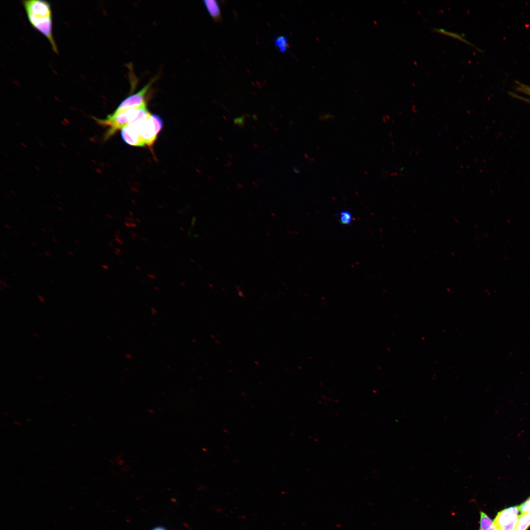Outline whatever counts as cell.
<instances>
[{"instance_id":"e0dca14e","label":"cell","mask_w":530,"mask_h":530,"mask_svg":"<svg viewBox=\"0 0 530 530\" xmlns=\"http://www.w3.org/2000/svg\"><path fill=\"white\" fill-rule=\"evenodd\" d=\"M44 254L49 258L52 257L51 252L49 250H46Z\"/></svg>"},{"instance_id":"603a6c76","label":"cell","mask_w":530,"mask_h":530,"mask_svg":"<svg viewBox=\"0 0 530 530\" xmlns=\"http://www.w3.org/2000/svg\"><path fill=\"white\" fill-rule=\"evenodd\" d=\"M41 230H42V231L43 232H44L45 233H47V231H46V230H45V229L44 228H41Z\"/></svg>"},{"instance_id":"7402d4cb","label":"cell","mask_w":530,"mask_h":530,"mask_svg":"<svg viewBox=\"0 0 530 530\" xmlns=\"http://www.w3.org/2000/svg\"><path fill=\"white\" fill-rule=\"evenodd\" d=\"M75 242L77 245L80 244V241L78 239H75Z\"/></svg>"},{"instance_id":"2e32d148","label":"cell","mask_w":530,"mask_h":530,"mask_svg":"<svg viewBox=\"0 0 530 530\" xmlns=\"http://www.w3.org/2000/svg\"><path fill=\"white\" fill-rule=\"evenodd\" d=\"M152 530H167L165 528H164L163 527L159 526V527H155V528H154Z\"/></svg>"},{"instance_id":"277c9868","label":"cell","mask_w":530,"mask_h":530,"mask_svg":"<svg viewBox=\"0 0 530 530\" xmlns=\"http://www.w3.org/2000/svg\"><path fill=\"white\" fill-rule=\"evenodd\" d=\"M152 81L144 86L137 93L130 95L119 105L115 111H121L131 108L140 107L146 104L145 97L149 89Z\"/></svg>"},{"instance_id":"d6986e66","label":"cell","mask_w":530,"mask_h":530,"mask_svg":"<svg viewBox=\"0 0 530 530\" xmlns=\"http://www.w3.org/2000/svg\"><path fill=\"white\" fill-rule=\"evenodd\" d=\"M4 226L5 227H6V228H7L8 229L10 230V229H12L11 227L7 224H4Z\"/></svg>"},{"instance_id":"30bf717a","label":"cell","mask_w":530,"mask_h":530,"mask_svg":"<svg viewBox=\"0 0 530 530\" xmlns=\"http://www.w3.org/2000/svg\"><path fill=\"white\" fill-rule=\"evenodd\" d=\"M275 46L281 53L285 52L288 48V40L285 36H280L275 39Z\"/></svg>"},{"instance_id":"ffe728a7","label":"cell","mask_w":530,"mask_h":530,"mask_svg":"<svg viewBox=\"0 0 530 530\" xmlns=\"http://www.w3.org/2000/svg\"><path fill=\"white\" fill-rule=\"evenodd\" d=\"M52 240H53V241L54 242H56V243H57V239H56V238H55V237H54V236H53V238H52Z\"/></svg>"},{"instance_id":"484cf974","label":"cell","mask_w":530,"mask_h":530,"mask_svg":"<svg viewBox=\"0 0 530 530\" xmlns=\"http://www.w3.org/2000/svg\"><path fill=\"white\" fill-rule=\"evenodd\" d=\"M1 256H2V257H3V258H7V257H6V256H5V255L2 254V255H1Z\"/></svg>"},{"instance_id":"6da1fadb","label":"cell","mask_w":530,"mask_h":530,"mask_svg":"<svg viewBox=\"0 0 530 530\" xmlns=\"http://www.w3.org/2000/svg\"><path fill=\"white\" fill-rule=\"evenodd\" d=\"M22 4L32 27L46 37L53 51L58 54L57 47L53 36L51 4L42 0H23Z\"/></svg>"},{"instance_id":"52a82bcc","label":"cell","mask_w":530,"mask_h":530,"mask_svg":"<svg viewBox=\"0 0 530 530\" xmlns=\"http://www.w3.org/2000/svg\"><path fill=\"white\" fill-rule=\"evenodd\" d=\"M479 530H499V528L484 512L480 511Z\"/></svg>"},{"instance_id":"d4e9b609","label":"cell","mask_w":530,"mask_h":530,"mask_svg":"<svg viewBox=\"0 0 530 530\" xmlns=\"http://www.w3.org/2000/svg\"><path fill=\"white\" fill-rule=\"evenodd\" d=\"M31 244H32V245H33L34 246H36V244H35L34 243H33V242H31Z\"/></svg>"},{"instance_id":"ba28073f","label":"cell","mask_w":530,"mask_h":530,"mask_svg":"<svg viewBox=\"0 0 530 530\" xmlns=\"http://www.w3.org/2000/svg\"><path fill=\"white\" fill-rule=\"evenodd\" d=\"M204 3L211 16L214 19H219L220 17V10L217 1L205 0H204Z\"/></svg>"},{"instance_id":"8992f818","label":"cell","mask_w":530,"mask_h":530,"mask_svg":"<svg viewBox=\"0 0 530 530\" xmlns=\"http://www.w3.org/2000/svg\"><path fill=\"white\" fill-rule=\"evenodd\" d=\"M121 136L123 140L128 145L136 147L145 146L137 130L131 125L121 130Z\"/></svg>"},{"instance_id":"ac0fdd59","label":"cell","mask_w":530,"mask_h":530,"mask_svg":"<svg viewBox=\"0 0 530 530\" xmlns=\"http://www.w3.org/2000/svg\"><path fill=\"white\" fill-rule=\"evenodd\" d=\"M101 267H102L103 268H104V269H108V268H109V267H108V265H101Z\"/></svg>"},{"instance_id":"83f0119b","label":"cell","mask_w":530,"mask_h":530,"mask_svg":"<svg viewBox=\"0 0 530 530\" xmlns=\"http://www.w3.org/2000/svg\"><path fill=\"white\" fill-rule=\"evenodd\" d=\"M48 229H49V230L50 231H52V232H53V230H52V229H50V228H48Z\"/></svg>"},{"instance_id":"8fae6325","label":"cell","mask_w":530,"mask_h":530,"mask_svg":"<svg viewBox=\"0 0 530 530\" xmlns=\"http://www.w3.org/2000/svg\"><path fill=\"white\" fill-rule=\"evenodd\" d=\"M339 220L343 225H349L353 220V217L349 212L342 211L339 213Z\"/></svg>"},{"instance_id":"9a60e30c","label":"cell","mask_w":530,"mask_h":530,"mask_svg":"<svg viewBox=\"0 0 530 530\" xmlns=\"http://www.w3.org/2000/svg\"><path fill=\"white\" fill-rule=\"evenodd\" d=\"M0 285L3 287H5V288H8V287L7 284L5 282L2 281V279H0Z\"/></svg>"},{"instance_id":"7a4b0ae2","label":"cell","mask_w":530,"mask_h":530,"mask_svg":"<svg viewBox=\"0 0 530 530\" xmlns=\"http://www.w3.org/2000/svg\"><path fill=\"white\" fill-rule=\"evenodd\" d=\"M141 106L131 108L121 111H115L113 113L108 115L105 119L94 118V119L98 124L107 127L104 136V138L107 139L117 131L121 130L128 126L135 119Z\"/></svg>"},{"instance_id":"5b68a950","label":"cell","mask_w":530,"mask_h":530,"mask_svg":"<svg viewBox=\"0 0 530 530\" xmlns=\"http://www.w3.org/2000/svg\"><path fill=\"white\" fill-rule=\"evenodd\" d=\"M519 506H512L499 512L493 521L500 528L505 526L519 517Z\"/></svg>"},{"instance_id":"7c38bea8","label":"cell","mask_w":530,"mask_h":530,"mask_svg":"<svg viewBox=\"0 0 530 530\" xmlns=\"http://www.w3.org/2000/svg\"><path fill=\"white\" fill-rule=\"evenodd\" d=\"M433 30H434L435 31H436L437 32H439L445 34H448V35L451 36V37H453L455 38H457V39H459L460 40H462V41H464V42L468 43V44H470L471 45H472V46H474V45H473L472 43H471L467 39H465L464 37H462L460 35H459V34H457L456 33H454V32H452L449 31H447V30H445V29H443V28H442L434 27L433 28Z\"/></svg>"},{"instance_id":"9c48e42d","label":"cell","mask_w":530,"mask_h":530,"mask_svg":"<svg viewBox=\"0 0 530 530\" xmlns=\"http://www.w3.org/2000/svg\"><path fill=\"white\" fill-rule=\"evenodd\" d=\"M530 526V511L521 514L514 530H527Z\"/></svg>"},{"instance_id":"4fadbf2b","label":"cell","mask_w":530,"mask_h":530,"mask_svg":"<svg viewBox=\"0 0 530 530\" xmlns=\"http://www.w3.org/2000/svg\"><path fill=\"white\" fill-rule=\"evenodd\" d=\"M518 506L521 514L526 513L530 511V497Z\"/></svg>"},{"instance_id":"cb8c5ba5","label":"cell","mask_w":530,"mask_h":530,"mask_svg":"<svg viewBox=\"0 0 530 530\" xmlns=\"http://www.w3.org/2000/svg\"><path fill=\"white\" fill-rule=\"evenodd\" d=\"M14 233L15 234H16V235L17 236H19V233H18L17 232V231H14Z\"/></svg>"},{"instance_id":"4316f807","label":"cell","mask_w":530,"mask_h":530,"mask_svg":"<svg viewBox=\"0 0 530 530\" xmlns=\"http://www.w3.org/2000/svg\"><path fill=\"white\" fill-rule=\"evenodd\" d=\"M526 90H527L528 91H529V94H530V88H529V89H526Z\"/></svg>"},{"instance_id":"5bb4252c","label":"cell","mask_w":530,"mask_h":530,"mask_svg":"<svg viewBox=\"0 0 530 530\" xmlns=\"http://www.w3.org/2000/svg\"><path fill=\"white\" fill-rule=\"evenodd\" d=\"M37 297H38L39 300L40 302H41L42 303H45V299H44V297L43 296H42V295H41L40 294H38L37 295Z\"/></svg>"},{"instance_id":"44dd1931","label":"cell","mask_w":530,"mask_h":530,"mask_svg":"<svg viewBox=\"0 0 530 530\" xmlns=\"http://www.w3.org/2000/svg\"><path fill=\"white\" fill-rule=\"evenodd\" d=\"M68 254H70V255H71V256H73V255H74V253H73V252H72V251H68Z\"/></svg>"},{"instance_id":"3957f363","label":"cell","mask_w":530,"mask_h":530,"mask_svg":"<svg viewBox=\"0 0 530 530\" xmlns=\"http://www.w3.org/2000/svg\"><path fill=\"white\" fill-rule=\"evenodd\" d=\"M151 115L144 121L129 125L137 130L144 143L148 147H152L154 145L159 134L156 131Z\"/></svg>"}]
</instances>
